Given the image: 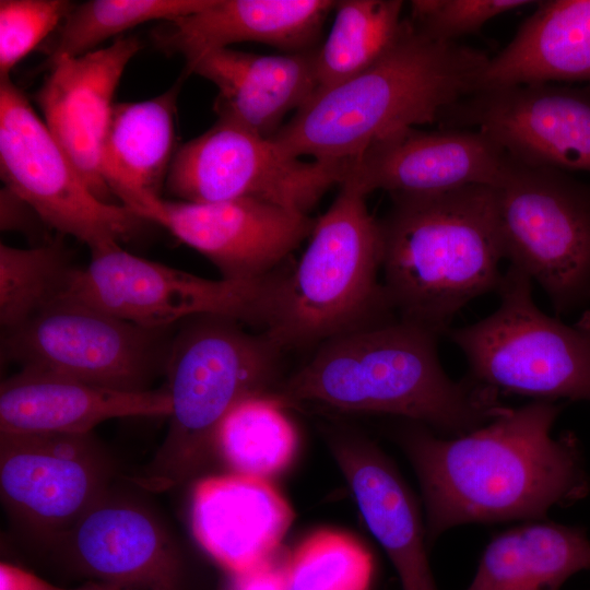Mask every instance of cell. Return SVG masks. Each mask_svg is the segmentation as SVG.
I'll list each match as a JSON object with an SVG mask.
<instances>
[{"label": "cell", "mask_w": 590, "mask_h": 590, "mask_svg": "<svg viewBox=\"0 0 590 590\" xmlns=\"http://www.w3.org/2000/svg\"><path fill=\"white\" fill-rule=\"evenodd\" d=\"M487 317L446 333L464 354L469 377L497 392L590 401V310L571 326L538 308L532 281L509 266Z\"/></svg>", "instance_id": "7"}, {"label": "cell", "mask_w": 590, "mask_h": 590, "mask_svg": "<svg viewBox=\"0 0 590 590\" xmlns=\"http://www.w3.org/2000/svg\"><path fill=\"white\" fill-rule=\"evenodd\" d=\"M345 175V161H302L264 138L219 120L175 154L166 189L180 201L253 199L307 212Z\"/></svg>", "instance_id": "12"}, {"label": "cell", "mask_w": 590, "mask_h": 590, "mask_svg": "<svg viewBox=\"0 0 590 590\" xmlns=\"http://www.w3.org/2000/svg\"><path fill=\"white\" fill-rule=\"evenodd\" d=\"M437 338L399 318L337 335L272 393L286 410L388 414L453 437L504 414L496 390L449 378Z\"/></svg>", "instance_id": "2"}, {"label": "cell", "mask_w": 590, "mask_h": 590, "mask_svg": "<svg viewBox=\"0 0 590 590\" xmlns=\"http://www.w3.org/2000/svg\"><path fill=\"white\" fill-rule=\"evenodd\" d=\"M178 85L140 102L115 103L102 149V175L111 194L145 221L162 199L175 149Z\"/></svg>", "instance_id": "24"}, {"label": "cell", "mask_w": 590, "mask_h": 590, "mask_svg": "<svg viewBox=\"0 0 590 590\" xmlns=\"http://www.w3.org/2000/svg\"><path fill=\"white\" fill-rule=\"evenodd\" d=\"M220 590H235L229 580H227Z\"/></svg>", "instance_id": "38"}, {"label": "cell", "mask_w": 590, "mask_h": 590, "mask_svg": "<svg viewBox=\"0 0 590 590\" xmlns=\"http://www.w3.org/2000/svg\"><path fill=\"white\" fill-rule=\"evenodd\" d=\"M34 573L8 562L0 564V590H60Z\"/></svg>", "instance_id": "36"}, {"label": "cell", "mask_w": 590, "mask_h": 590, "mask_svg": "<svg viewBox=\"0 0 590 590\" xmlns=\"http://www.w3.org/2000/svg\"><path fill=\"white\" fill-rule=\"evenodd\" d=\"M74 5L68 0H1L0 80L8 79Z\"/></svg>", "instance_id": "32"}, {"label": "cell", "mask_w": 590, "mask_h": 590, "mask_svg": "<svg viewBox=\"0 0 590 590\" xmlns=\"http://www.w3.org/2000/svg\"><path fill=\"white\" fill-rule=\"evenodd\" d=\"M331 0H212L190 15L166 22L154 34L168 55L180 54L186 62L229 45L255 42L285 54L317 48Z\"/></svg>", "instance_id": "23"}, {"label": "cell", "mask_w": 590, "mask_h": 590, "mask_svg": "<svg viewBox=\"0 0 590 590\" xmlns=\"http://www.w3.org/2000/svg\"><path fill=\"white\" fill-rule=\"evenodd\" d=\"M170 328H148L63 296L1 334L2 363L142 392L165 371Z\"/></svg>", "instance_id": "9"}, {"label": "cell", "mask_w": 590, "mask_h": 590, "mask_svg": "<svg viewBox=\"0 0 590 590\" xmlns=\"http://www.w3.org/2000/svg\"><path fill=\"white\" fill-rule=\"evenodd\" d=\"M391 200L378 221L389 305L397 318L446 333L464 305L500 284L505 255L494 189L469 185Z\"/></svg>", "instance_id": "4"}, {"label": "cell", "mask_w": 590, "mask_h": 590, "mask_svg": "<svg viewBox=\"0 0 590 590\" xmlns=\"http://www.w3.org/2000/svg\"><path fill=\"white\" fill-rule=\"evenodd\" d=\"M273 393L251 397L224 417L215 448L234 473L267 479L288 465L297 433Z\"/></svg>", "instance_id": "28"}, {"label": "cell", "mask_w": 590, "mask_h": 590, "mask_svg": "<svg viewBox=\"0 0 590 590\" xmlns=\"http://www.w3.org/2000/svg\"><path fill=\"white\" fill-rule=\"evenodd\" d=\"M76 268L63 248L42 244L23 249L0 244V323L2 332L23 324L66 296Z\"/></svg>", "instance_id": "29"}, {"label": "cell", "mask_w": 590, "mask_h": 590, "mask_svg": "<svg viewBox=\"0 0 590 590\" xmlns=\"http://www.w3.org/2000/svg\"><path fill=\"white\" fill-rule=\"evenodd\" d=\"M590 568V539L583 528L530 522L495 536L465 590H560Z\"/></svg>", "instance_id": "26"}, {"label": "cell", "mask_w": 590, "mask_h": 590, "mask_svg": "<svg viewBox=\"0 0 590 590\" xmlns=\"http://www.w3.org/2000/svg\"><path fill=\"white\" fill-rule=\"evenodd\" d=\"M74 570L126 590H187L185 558L146 508L106 494L62 538Z\"/></svg>", "instance_id": "17"}, {"label": "cell", "mask_w": 590, "mask_h": 590, "mask_svg": "<svg viewBox=\"0 0 590 590\" xmlns=\"http://www.w3.org/2000/svg\"><path fill=\"white\" fill-rule=\"evenodd\" d=\"M179 323L164 371L172 402L168 429L133 480L151 492L191 477L215 449L227 413L245 399L275 391L284 380L285 351L267 332H249L240 321L220 315H197Z\"/></svg>", "instance_id": "5"}, {"label": "cell", "mask_w": 590, "mask_h": 590, "mask_svg": "<svg viewBox=\"0 0 590 590\" xmlns=\"http://www.w3.org/2000/svg\"><path fill=\"white\" fill-rule=\"evenodd\" d=\"M170 412L165 389L121 391L31 369H20L0 387V433L90 434L108 420Z\"/></svg>", "instance_id": "22"}, {"label": "cell", "mask_w": 590, "mask_h": 590, "mask_svg": "<svg viewBox=\"0 0 590 590\" xmlns=\"http://www.w3.org/2000/svg\"><path fill=\"white\" fill-rule=\"evenodd\" d=\"M509 162L510 156L479 130L414 127L345 161L341 185L366 196L384 190L391 197L436 193L469 185L494 187Z\"/></svg>", "instance_id": "16"}, {"label": "cell", "mask_w": 590, "mask_h": 590, "mask_svg": "<svg viewBox=\"0 0 590 590\" xmlns=\"http://www.w3.org/2000/svg\"><path fill=\"white\" fill-rule=\"evenodd\" d=\"M505 259L558 314L590 302V185L567 172L510 162L493 187Z\"/></svg>", "instance_id": "8"}, {"label": "cell", "mask_w": 590, "mask_h": 590, "mask_svg": "<svg viewBox=\"0 0 590 590\" xmlns=\"http://www.w3.org/2000/svg\"><path fill=\"white\" fill-rule=\"evenodd\" d=\"M60 590H126V589L118 587L116 585L91 580L84 583L83 586L74 588V589L61 588Z\"/></svg>", "instance_id": "37"}, {"label": "cell", "mask_w": 590, "mask_h": 590, "mask_svg": "<svg viewBox=\"0 0 590 590\" xmlns=\"http://www.w3.org/2000/svg\"><path fill=\"white\" fill-rule=\"evenodd\" d=\"M35 219L40 220L34 209L12 190L3 187L0 192V227L5 232L31 234ZM42 221V220H40ZM43 222V221H42Z\"/></svg>", "instance_id": "34"}, {"label": "cell", "mask_w": 590, "mask_h": 590, "mask_svg": "<svg viewBox=\"0 0 590 590\" xmlns=\"http://www.w3.org/2000/svg\"><path fill=\"white\" fill-rule=\"evenodd\" d=\"M0 174L40 220L99 250L134 234L143 219L98 199L10 78L0 80Z\"/></svg>", "instance_id": "11"}, {"label": "cell", "mask_w": 590, "mask_h": 590, "mask_svg": "<svg viewBox=\"0 0 590 590\" xmlns=\"http://www.w3.org/2000/svg\"><path fill=\"white\" fill-rule=\"evenodd\" d=\"M488 60L482 50L437 39L403 19L370 67L316 91L272 139L295 157L354 158L398 131L440 121L479 91Z\"/></svg>", "instance_id": "3"}, {"label": "cell", "mask_w": 590, "mask_h": 590, "mask_svg": "<svg viewBox=\"0 0 590 590\" xmlns=\"http://www.w3.org/2000/svg\"><path fill=\"white\" fill-rule=\"evenodd\" d=\"M287 590H369L374 563L352 535L319 530L283 564Z\"/></svg>", "instance_id": "31"}, {"label": "cell", "mask_w": 590, "mask_h": 590, "mask_svg": "<svg viewBox=\"0 0 590 590\" xmlns=\"http://www.w3.org/2000/svg\"><path fill=\"white\" fill-rule=\"evenodd\" d=\"M560 409L536 400L452 438L408 420L396 428L421 487L429 545L460 524L542 520L587 496L577 438L552 436Z\"/></svg>", "instance_id": "1"}, {"label": "cell", "mask_w": 590, "mask_h": 590, "mask_svg": "<svg viewBox=\"0 0 590 590\" xmlns=\"http://www.w3.org/2000/svg\"><path fill=\"white\" fill-rule=\"evenodd\" d=\"M111 471L91 433H0L1 499L35 535L62 539L107 494Z\"/></svg>", "instance_id": "13"}, {"label": "cell", "mask_w": 590, "mask_h": 590, "mask_svg": "<svg viewBox=\"0 0 590 590\" xmlns=\"http://www.w3.org/2000/svg\"><path fill=\"white\" fill-rule=\"evenodd\" d=\"M228 580L235 590H287L284 566L274 560Z\"/></svg>", "instance_id": "35"}, {"label": "cell", "mask_w": 590, "mask_h": 590, "mask_svg": "<svg viewBox=\"0 0 590 590\" xmlns=\"http://www.w3.org/2000/svg\"><path fill=\"white\" fill-rule=\"evenodd\" d=\"M145 221L162 225L206 257L231 281H259L280 270L309 238L316 220L253 199L188 202L160 199Z\"/></svg>", "instance_id": "15"}, {"label": "cell", "mask_w": 590, "mask_h": 590, "mask_svg": "<svg viewBox=\"0 0 590 590\" xmlns=\"http://www.w3.org/2000/svg\"><path fill=\"white\" fill-rule=\"evenodd\" d=\"M321 434L367 528L391 562L401 590H438L427 556L425 523L394 463L354 429L326 425Z\"/></svg>", "instance_id": "18"}, {"label": "cell", "mask_w": 590, "mask_h": 590, "mask_svg": "<svg viewBox=\"0 0 590 590\" xmlns=\"http://www.w3.org/2000/svg\"><path fill=\"white\" fill-rule=\"evenodd\" d=\"M380 274L379 222L366 194L341 185L298 261L278 273L263 331L285 352L315 350L337 335L397 318Z\"/></svg>", "instance_id": "6"}, {"label": "cell", "mask_w": 590, "mask_h": 590, "mask_svg": "<svg viewBox=\"0 0 590 590\" xmlns=\"http://www.w3.org/2000/svg\"><path fill=\"white\" fill-rule=\"evenodd\" d=\"M317 48L284 55L222 48L186 63L190 72L216 86L214 111L219 120L272 138L284 117L298 110L316 92Z\"/></svg>", "instance_id": "21"}, {"label": "cell", "mask_w": 590, "mask_h": 590, "mask_svg": "<svg viewBox=\"0 0 590 590\" xmlns=\"http://www.w3.org/2000/svg\"><path fill=\"white\" fill-rule=\"evenodd\" d=\"M189 518L198 544L235 577L273 560L294 512L267 479L232 473L194 484Z\"/></svg>", "instance_id": "20"}, {"label": "cell", "mask_w": 590, "mask_h": 590, "mask_svg": "<svg viewBox=\"0 0 590 590\" xmlns=\"http://www.w3.org/2000/svg\"><path fill=\"white\" fill-rule=\"evenodd\" d=\"M400 0L337 1L331 31L317 48V90L338 85L370 67L389 47L403 19Z\"/></svg>", "instance_id": "27"}, {"label": "cell", "mask_w": 590, "mask_h": 590, "mask_svg": "<svg viewBox=\"0 0 590 590\" xmlns=\"http://www.w3.org/2000/svg\"><path fill=\"white\" fill-rule=\"evenodd\" d=\"M440 121L483 132L521 164L590 173L589 88L543 83L481 90Z\"/></svg>", "instance_id": "14"}, {"label": "cell", "mask_w": 590, "mask_h": 590, "mask_svg": "<svg viewBox=\"0 0 590 590\" xmlns=\"http://www.w3.org/2000/svg\"><path fill=\"white\" fill-rule=\"evenodd\" d=\"M212 0H90L75 4L64 19L56 43L44 63L48 69L64 57H78L95 50L113 36L139 24L166 22L190 15L210 5Z\"/></svg>", "instance_id": "30"}, {"label": "cell", "mask_w": 590, "mask_h": 590, "mask_svg": "<svg viewBox=\"0 0 590 590\" xmlns=\"http://www.w3.org/2000/svg\"><path fill=\"white\" fill-rule=\"evenodd\" d=\"M524 0H414L410 20L430 36L457 42L479 31L491 19L533 4Z\"/></svg>", "instance_id": "33"}, {"label": "cell", "mask_w": 590, "mask_h": 590, "mask_svg": "<svg viewBox=\"0 0 590 590\" xmlns=\"http://www.w3.org/2000/svg\"><path fill=\"white\" fill-rule=\"evenodd\" d=\"M278 271L259 281L209 280L134 256L119 244L91 251L66 296L148 328H170L197 315L267 324Z\"/></svg>", "instance_id": "10"}, {"label": "cell", "mask_w": 590, "mask_h": 590, "mask_svg": "<svg viewBox=\"0 0 590 590\" xmlns=\"http://www.w3.org/2000/svg\"><path fill=\"white\" fill-rule=\"evenodd\" d=\"M590 81V0L538 1L509 44L489 58L481 90Z\"/></svg>", "instance_id": "25"}, {"label": "cell", "mask_w": 590, "mask_h": 590, "mask_svg": "<svg viewBox=\"0 0 590 590\" xmlns=\"http://www.w3.org/2000/svg\"><path fill=\"white\" fill-rule=\"evenodd\" d=\"M133 36H119L108 47L64 57L50 67L37 92L48 129L91 191L108 202L102 175V149L122 73L140 50Z\"/></svg>", "instance_id": "19"}]
</instances>
